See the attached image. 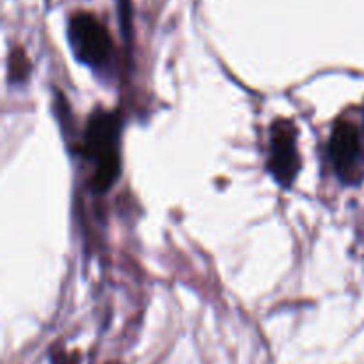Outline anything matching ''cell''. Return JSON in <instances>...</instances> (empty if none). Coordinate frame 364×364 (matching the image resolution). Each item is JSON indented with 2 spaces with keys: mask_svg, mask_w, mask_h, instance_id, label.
Segmentation results:
<instances>
[{
  "mask_svg": "<svg viewBox=\"0 0 364 364\" xmlns=\"http://www.w3.org/2000/svg\"><path fill=\"white\" fill-rule=\"evenodd\" d=\"M68 41L75 59L92 71H109L114 60V43L105 25L91 13H75L68 23Z\"/></svg>",
  "mask_w": 364,
  "mask_h": 364,
  "instance_id": "2",
  "label": "cell"
},
{
  "mask_svg": "<svg viewBox=\"0 0 364 364\" xmlns=\"http://www.w3.org/2000/svg\"><path fill=\"white\" fill-rule=\"evenodd\" d=\"M121 119L112 110L96 109L84 134V156L91 167L89 187L103 194L116 183L121 171Z\"/></svg>",
  "mask_w": 364,
  "mask_h": 364,
  "instance_id": "1",
  "label": "cell"
},
{
  "mask_svg": "<svg viewBox=\"0 0 364 364\" xmlns=\"http://www.w3.org/2000/svg\"><path fill=\"white\" fill-rule=\"evenodd\" d=\"M363 135H364V128H363Z\"/></svg>",
  "mask_w": 364,
  "mask_h": 364,
  "instance_id": "7",
  "label": "cell"
},
{
  "mask_svg": "<svg viewBox=\"0 0 364 364\" xmlns=\"http://www.w3.org/2000/svg\"><path fill=\"white\" fill-rule=\"evenodd\" d=\"M28 75V60L23 55V52H13L9 57V78L11 82L25 80Z\"/></svg>",
  "mask_w": 364,
  "mask_h": 364,
  "instance_id": "5",
  "label": "cell"
},
{
  "mask_svg": "<svg viewBox=\"0 0 364 364\" xmlns=\"http://www.w3.org/2000/svg\"><path fill=\"white\" fill-rule=\"evenodd\" d=\"M59 364H78V355L73 354V355H68V358L60 359Z\"/></svg>",
  "mask_w": 364,
  "mask_h": 364,
  "instance_id": "6",
  "label": "cell"
},
{
  "mask_svg": "<svg viewBox=\"0 0 364 364\" xmlns=\"http://www.w3.org/2000/svg\"><path fill=\"white\" fill-rule=\"evenodd\" d=\"M329 160L343 185H359L364 180L363 134L352 121L338 119L329 139Z\"/></svg>",
  "mask_w": 364,
  "mask_h": 364,
  "instance_id": "3",
  "label": "cell"
},
{
  "mask_svg": "<svg viewBox=\"0 0 364 364\" xmlns=\"http://www.w3.org/2000/svg\"><path fill=\"white\" fill-rule=\"evenodd\" d=\"M297 135V127L287 117H279L270 127L269 173L281 188H290L301 173Z\"/></svg>",
  "mask_w": 364,
  "mask_h": 364,
  "instance_id": "4",
  "label": "cell"
}]
</instances>
